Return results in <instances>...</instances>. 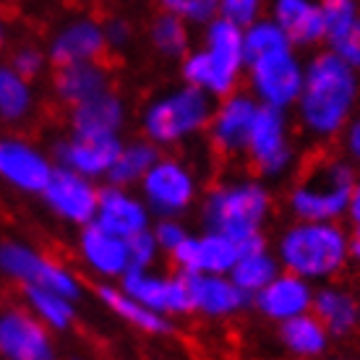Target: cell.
Segmentation results:
<instances>
[{"label":"cell","instance_id":"6da1fadb","mask_svg":"<svg viewBox=\"0 0 360 360\" xmlns=\"http://www.w3.org/2000/svg\"><path fill=\"white\" fill-rule=\"evenodd\" d=\"M360 97V71L332 47L306 63L303 89L297 97V120L314 139H334L355 115Z\"/></svg>","mask_w":360,"mask_h":360},{"label":"cell","instance_id":"7a4b0ae2","mask_svg":"<svg viewBox=\"0 0 360 360\" xmlns=\"http://www.w3.org/2000/svg\"><path fill=\"white\" fill-rule=\"evenodd\" d=\"M204 27V45L183 55L180 76L186 84L207 91L212 99H222L238 89L245 71L243 27L219 16Z\"/></svg>","mask_w":360,"mask_h":360},{"label":"cell","instance_id":"3957f363","mask_svg":"<svg viewBox=\"0 0 360 360\" xmlns=\"http://www.w3.org/2000/svg\"><path fill=\"white\" fill-rule=\"evenodd\" d=\"M277 259L282 269L308 282H326L337 277L350 259V235L340 222L295 219L277 240Z\"/></svg>","mask_w":360,"mask_h":360},{"label":"cell","instance_id":"277c9868","mask_svg":"<svg viewBox=\"0 0 360 360\" xmlns=\"http://www.w3.org/2000/svg\"><path fill=\"white\" fill-rule=\"evenodd\" d=\"M271 214V193L262 180H227L204 198V225L238 238L243 245L264 243V225Z\"/></svg>","mask_w":360,"mask_h":360},{"label":"cell","instance_id":"5b68a950","mask_svg":"<svg viewBox=\"0 0 360 360\" xmlns=\"http://www.w3.org/2000/svg\"><path fill=\"white\" fill-rule=\"evenodd\" d=\"M355 178V165L347 157H329L316 162L290 191V212L295 219L340 222L347 214Z\"/></svg>","mask_w":360,"mask_h":360},{"label":"cell","instance_id":"8992f818","mask_svg":"<svg viewBox=\"0 0 360 360\" xmlns=\"http://www.w3.org/2000/svg\"><path fill=\"white\" fill-rule=\"evenodd\" d=\"M214 99L207 91L183 84L154 97L144 108L141 128L149 141L157 146H175L207 131L212 120Z\"/></svg>","mask_w":360,"mask_h":360},{"label":"cell","instance_id":"52a82bcc","mask_svg":"<svg viewBox=\"0 0 360 360\" xmlns=\"http://www.w3.org/2000/svg\"><path fill=\"white\" fill-rule=\"evenodd\" d=\"M245 71H248L251 94L259 99V105L279 110L295 108L306 76V63L300 60L297 47L288 45L251 58L245 63Z\"/></svg>","mask_w":360,"mask_h":360},{"label":"cell","instance_id":"ba28073f","mask_svg":"<svg viewBox=\"0 0 360 360\" xmlns=\"http://www.w3.org/2000/svg\"><path fill=\"white\" fill-rule=\"evenodd\" d=\"M139 188L154 217H180L193 207L198 180L183 160L160 154V160L141 178Z\"/></svg>","mask_w":360,"mask_h":360},{"label":"cell","instance_id":"9c48e42d","mask_svg":"<svg viewBox=\"0 0 360 360\" xmlns=\"http://www.w3.org/2000/svg\"><path fill=\"white\" fill-rule=\"evenodd\" d=\"M0 274L24 285V288H47L65 292L71 297H79L82 285L68 266L58 264L55 259L45 256L27 243L6 240L0 243Z\"/></svg>","mask_w":360,"mask_h":360},{"label":"cell","instance_id":"30bf717a","mask_svg":"<svg viewBox=\"0 0 360 360\" xmlns=\"http://www.w3.org/2000/svg\"><path fill=\"white\" fill-rule=\"evenodd\" d=\"M245 154L264 178H282L285 172H290L295 162V146L290 139V120L285 110L266 105L259 108Z\"/></svg>","mask_w":360,"mask_h":360},{"label":"cell","instance_id":"8fae6325","mask_svg":"<svg viewBox=\"0 0 360 360\" xmlns=\"http://www.w3.org/2000/svg\"><path fill=\"white\" fill-rule=\"evenodd\" d=\"M39 196L45 201V207L58 219L68 222V225L84 227L94 222L99 188L94 180L82 175V172L55 165L53 175H50V180H47V186L42 188Z\"/></svg>","mask_w":360,"mask_h":360},{"label":"cell","instance_id":"7c38bea8","mask_svg":"<svg viewBox=\"0 0 360 360\" xmlns=\"http://www.w3.org/2000/svg\"><path fill=\"white\" fill-rule=\"evenodd\" d=\"M120 288L144 306L162 316H186L191 314L188 288L183 271L178 274H162L154 266H134L120 279Z\"/></svg>","mask_w":360,"mask_h":360},{"label":"cell","instance_id":"4fadbf2b","mask_svg":"<svg viewBox=\"0 0 360 360\" xmlns=\"http://www.w3.org/2000/svg\"><path fill=\"white\" fill-rule=\"evenodd\" d=\"M259 99L251 91H230L222 97L212 110V120H209V139L214 144L217 152L222 154H240L245 152L248 136H251L253 120L259 112Z\"/></svg>","mask_w":360,"mask_h":360},{"label":"cell","instance_id":"5bb4252c","mask_svg":"<svg viewBox=\"0 0 360 360\" xmlns=\"http://www.w3.org/2000/svg\"><path fill=\"white\" fill-rule=\"evenodd\" d=\"M243 248L245 245L233 235L207 230L201 235L188 233V238L175 248L170 259L178 264V271L183 274H198V271L227 274Z\"/></svg>","mask_w":360,"mask_h":360},{"label":"cell","instance_id":"9a60e30c","mask_svg":"<svg viewBox=\"0 0 360 360\" xmlns=\"http://www.w3.org/2000/svg\"><path fill=\"white\" fill-rule=\"evenodd\" d=\"M55 162L42 149L18 136L0 139V180L21 193H42Z\"/></svg>","mask_w":360,"mask_h":360},{"label":"cell","instance_id":"2e32d148","mask_svg":"<svg viewBox=\"0 0 360 360\" xmlns=\"http://www.w3.org/2000/svg\"><path fill=\"white\" fill-rule=\"evenodd\" d=\"M53 337L32 311L8 308L0 314V355L8 360H50Z\"/></svg>","mask_w":360,"mask_h":360},{"label":"cell","instance_id":"e0dca14e","mask_svg":"<svg viewBox=\"0 0 360 360\" xmlns=\"http://www.w3.org/2000/svg\"><path fill=\"white\" fill-rule=\"evenodd\" d=\"M79 256L86 269L102 282H120L131 269V248L128 238L112 233L108 227L89 222L79 235Z\"/></svg>","mask_w":360,"mask_h":360},{"label":"cell","instance_id":"ac0fdd59","mask_svg":"<svg viewBox=\"0 0 360 360\" xmlns=\"http://www.w3.org/2000/svg\"><path fill=\"white\" fill-rule=\"evenodd\" d=\"M188 288L191 314H198L204 319H230L240 314L251 297L235 285L230 274H183Z\"/></svg>","mask_w":360,"mask_h":360},{"label":"cell","instance_id":"d6986e66","mask_svg":"<svg viewBox=\"0 0 360 360\" xmlns=\"http://www.w3.org/2000/svg\"><path fill=\"white\" fill-rule=\"evenodd\" d=\"M152 209L146 207L141 193H134V188L115 183H108V188H99L97 214H94L97 225L123 238H134L152 227Z\"/></svg>","mask_w":360,"mask_h":360},{"label":"cell","instance_id":"ffe728a7","mask_svg":"<svg viewBox=\"0 0 360 360\" xmlns=\"http://www.w3.org/2000/svg\"><path fill=\"white\" fill-rule=\"evenodd\" d=\"M120 144V136L71 134V139L55 146V165L82 172L91 180H108Z\"/></svg>","mask_w":360,"mask_h":360},{"label":"cell","instance_id":"44dd1931","mask_svg":"<svg viewBox=\"0 0 360 360\" xmlns=\"http://www.w3.org/2000/svg\"><path fill=\"white\" fill-rule=\"evenodd\" d=\"M314 282L282 269L251 300L253 306L259 308V314L266 316L274 324H282V321H288L292 316L308 314L311 306H314Z\"/></svg>","mask_w":360,"mask_h":360},{"label":"cell","instance_id":"7402d4cb","mask_svg":"<svg viewBox=\"0 0 360 360\" xmlns=\"http://www.w3.org/2000/svg\"><path fill=\"white\" fill-rule=\"evenodd\" d=\"M108 53L105 29L94 18H73L58 29L47 47V60L55 65L91 63Z\"/></svg>","mask_w":360,"mask_h":360},{"label":"cell","instance_id":"603a6c76","mask_svg":"<svg viewBox=\"0 0 360 360\" xmlns=\"http://www.w3.org/2000/svg\"><path fill=\"white\" fill-rule=\"evenodd\" d=\"M269 16L285 32L292 47H314L324 42V18L319 0H271Z\"/></svg>","mask_w":360,"mask_h":360},{"label":"cell","instance_id":"cb8c5ba5","mask_svg":"<svg viewBox=\"0 0 360 360\" xmlns=\"http://www.w3.org/2000/svg\"><path fill=\"white\" fill-rule=\"evenodd\" d=\"M123 126H126V105L110 89L71 108V134L120 136Z\"/></svg>","mask_w":360,"mask_h":360},{"label":"cell","instance_id":"d4e9b609","mask_svg":"<svg viewBox=\"0 0 360 360\" xmlns=\"http://www.w3.org/2000/svg\"><path fill=\"white\" fill-rule=\"evenodd\" d=\"M102 306L108 308L110 314H115L120 321H126L128 326H134L136 332L152 334V337H165V334L172 332V321L170 316H162L152 311L149 306H144L141 300H136L134 295H128L120 285H112V282H105L99 285L97 290Z\"/></svg>","mask_w":360,"mask_h":360},{"label":"cell","instance_id":"484cf974","mask_svg":"<svg viewBox=\"0 0 360 360\" xmlns=\"http://www.w3.org/2000/svg\"><path fill=\"white\" fill-rule=\"evenodd\" d=\"M53 86L58 99L73 108L79 102H86V99L108 91L110 76L105 71V65H99V60H91V63H68V65H58Z\"/></svg>","mask_w":360,"mask_h":360},{"label":"cell","instance_id":"4316f807","mask_svg":"<svg viewBox=\"0 0 360 360\" xmlns=\"http://www.w3.org/2000/svg\"><path fill=\"white\" fill-rule=\"evenodd\" d=\"M321 324L329 329L334 337H345L358 329L360 324V300L350 295L342 288H319L314 292V306H311Z\"/></svg>","mask_w":360,"mask_h":360},{"label":"cell","instance_id":"83f0119b","mask_svg":"<svg viewBox=\"0 0 360 360\" xmlns=\"http://www.w3.org/2000/svg\"><path fill=\"white\" fill-rule=\"evenodd\" d=\"M279 271H282V264H279L277 253H271L266 248V243H256L245 245L240 256H238V262L233 264V269L227 271V274H230V279L243 290L245 295L253 297L264 285H269Z\"/></svg>","mask_w":360,"mask_h":360},{"label":"cell","instance_id":"f1b7e54d","mask_svg":"<svg viewBox=\"0 0 360 360\" xmlns=\"http://www.w3.org/2000/svg\"><path fill=\"white\" fill-rule=\"evenodd\" d=\"M329 329L321 324V319L308 311V314L292 316L288 321L279 324V340L285 350L297 355V358H316L324 355L329 347Z\"/></svg>","mask_w":360,"mask_h":360},{"label":"cell","instance_id":"f546056e","mask_svg":"<svg viewBox=\"0 0 360 360\" xmlns=\"http://www.w3.org/2000/svg\"><path fill=\"white\" fill-rule=\"evenodd\" d=\"M160 160V146L149 141V139H134L128 144H120L117 149V157L112 167H110L108 180L115 183V186H128L134 188L141 183L149 167Z\"/></svg>","mask_w":360,"mask_h":360},{"label":"cell","instance_id":"4dcf8cb0","mask_svg":"<svg viewBox=\"0 0 360 360\" xmlns=\"http://www.w3.org/2000/svg\"><path fill=\"white\" fill-rule=\"evenodd\" d=\"M27 308L50 329V332H68L76 321V297L47 288H24Z\"/></svg>","mask_w":360,"mask_h":360},{"label":"cell","instance_id":"1f68e13d","mask_svg":"<svg viewBox=\"0 0 360 360\" xmlns=\"http://www.w3.org/2000/svg\"><path fill=\"white\" fill-rule=\"evenodd\" d=\"M149 42L162 58L183 60V55L191 50V24L170 11H162L149 27Z\"/></svg>","mask_w":360,"mask_h":360},{"label":"cell","instance_id":"d6a6232c","mask_svg":"<svg viewBox=\"0 0 360 360\" xmlns=\"http://www.w3.org/2000/svg\"><path fill=\"white\" fill-rule=\"evenodd\" d=\"M34 108L32 82L18 76L11 65H0V120L18 123Z\"/></svg>","mask_w":360,"mask_h":360},{"label":"cell","instance_id":"836d02e7","mask_svg":"<svg viewBox=\"0 0 360 360\" xmlns=\"http://www.w3.org/2000/svg\"><path fill=\"white\" fill-rule=\"evenodd\" d=\"M243 45H245V63L251 58H259V55H266L271 50H279V47H288L290 39L285 37V32L274 24V18H256L248 27H243Z\"/></svg>","mask_w":360,"mask_h":360},{"label":"cell","instance_id":"e575fe53","mask_svg":"<svg viewBox=\"0 0 360 360\" xmlns=\"http://www.w3.org/2000/svg\"><path fill=\"white\" fill-rule=\"evenodd\" d=\"M319 3H321V18H324V42L334 45L358 21L360 6L358 0H319Z\"/></svg>","mask_w":360,"mask_h":360},{"label":"cell","instance_id":"d590c367","mask_svg":"<svg viewBox=\"0 0 360 360\" xmlns=\"http://www.w3.org/2000/svg\"><path fill=\"white\" fill-rule=\"evenodd\" d=\"M162 11H170L175 16L193 24H207L217 16V0H160Z\"/></svg>","mask_w":360,"mask_h":360},{"label":"cell","instance_id":"8d00e7d4","mask_svg":"<svg viewBox=\"0 0 360 360\" xmlns=\"http://www.w3.org/2000/svg\"><path fill=\"white\" fill-rule=\"evenodd\" d=\"M266 0H217V16L233 21L238 27H248L264 16Z\"/></svg>","mask_w":360,"mask_h":360},{"label":"cell","instance_id":"74e56055","mask_svg":"<svg viewBox=\"0 0 360 360\" xmlns=\"http://www.w3.org/2000/svg\"><path fill=\"white\" fill-rule=\"evenodd\" d=\"M152 233L157 245H160V251L167 253V256H172L175 248L188 238V230L180 225L178 217H160L152 225Z\"/></svg>","mask_w":360,"mask_h":360},{"label":"cell","instance_id":"f35d334b","mask_svg":"<svg viewBox=\"0 0 360 360\" xmlns=\"http://www.w3.org/2000/svg\"><path fill=\"white\" fill-rule=\"evenodd\" d=\"M128 248H131V269L134 266H154V264L160 262V245L154 240V233L152 227L144 230V233L134 235V238H128Z\"/></svg>","mask_w":360,"mask_h":360},{"label":"cell","instance_id":"ab89813d","mask_svg":"<svg viewBox=\"0 0 360 360\" xmlns=\"http://www.w3.org/2000/svg\"><path fill=\"white\" fill-rule=\"evenodd\" d=\"M47 65V53H42L39 47H18L16 53H13V58H11V68L18 73V76H24V79H37L39 73L45 71Z\"/></svg>","mask_w":360,"mask_h":360},{"label":"cell","instance_id":"60d3db41","mask_svg":"<svg viewBox=\"0 0 360 360\" xmlns=\"http://www.w3.org/2000/svg\"><path fill=\"white\" fill-rule=\"evenodd\" d=\"M332 50L340 55V58H345L355 71H360V16H358V21L334 42Z\"/></svg>","mask_w":360,"mask_h":360},{"label":"cell","instance_id":"b9f144b4","mask_svg":"<svg viewBox=\"0 0 360 360\" xmlns=\"http://www.w3.org/2000/svg\"><path fill=\"white\" fill-rule=\"evenodd\" d=\"M105 29V39H108V50H126L134 39V27L126 18H110L102 24Z\"/></svg>","mask_w":360,"mask_h":360},{"label":"cell","instance_id":"7bdbcfd3","mask_svg":"<svg viewBox=\"0 0 360 360\" xmlns=\"http://www.w3.org/2000/svg\"><path fill=\"white\" fill-rule=\"evenodd\" d=\"M342 149L352 165H360V115H352L342 128Z\"/></svg>","mask_w":360,"mask_h":360},{"label":"cell","instance_id":"ee69618b","mask_svg":"<svg viewBox=\"0 0 360 360\" xmlns=\"http://www.w3.org/2000/svg\"><path fill=\"white\" fill-rule=\"evenodd\" d=\"M352 225H360V175L355 178V186L350 191V204H347V214Z\"/></svg>","mask_w":360,"mask_h":360},{"label":"cell","instance_id":"f6af8a7d","mask_svg":"<svg viewBox=\"0 0 360 360\" xmlns=\"http://www.w3.org/2000/svg\"><path fill=\"white\" fill-rule=\"evenodd\" d=\"M350 259H355L360 264V225H355V230L350 235Z\"/></svg>","mask_w":360,"mask_h":360},{"label":"cell","instance_id":"bcb514c9","mask_svg":"<svg viewBox=\"0 0 360 360\" xmlns=\"http://www.w3.org/2000/svg\"><path fill=\"white\" fill-rule=\"evenodd\" d=\"M6 39H8V29H6L3 18H0V50H3V45H6Z\"/></svg>","mask_w":360,"mask_h":360}]
</instances>
